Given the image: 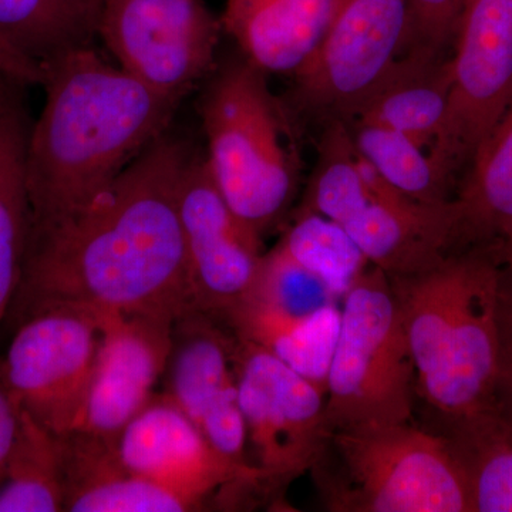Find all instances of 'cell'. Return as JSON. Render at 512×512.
<instances>
[{"label": "cell", "mask_w": 512, "mask_h": 512, "mask_svg": "<svg viewBox=\"0 0 512 512\" xmlns=\"http://www.w3.org/2000/svg\"><path fill=\"white\" fill-rule=\"evenodd\" d=\"M194 151L168 130L82 210L30 229L15 298L23 315L66 305L175 322L197 312L178 212Z\"/></svg>", "instance_id": "obj_1"}, {"label": "cell", "mask_w": 512, "mask_h": 512, "mask_svg": "<svg viewBox=\"0 0 512 512\" xmlns=\"http://www.w3.org/2000/svg\"><path fill=\"white\" fill-rule=\"evenodd\" d=\"M45 104L26 144L32 229L86 207L170 130L181 101L107 62L92 45L43 69Z\"/></svg>", "instance_id": "obj_2"}, {"label": "cell", "mask_w": 512, "mask_h": 512, "mask_svg": "<svg viewBox=\"0 0 512 512\" xmlns=\"http://www.w3.org/2000/svg\"><path fill=\"white\" fill-rule=\"evenodd\" d=\"M389 278L421 396L440 417L488 406L500 343L495 245L448 252L426 269Z\"/></svg>", "instance_id": "obj_3"}, {"label": "cell", "mask_w": 512, "mask_h": 512, "mask_svg": "<svg viewBox=\"0 0 512 512\" xmlns=\"http://www.w3.org/2000/svg\"><path fill=\"white\" fill-rule=\"evenodd\" d=\"M198 113L212 180L231 210L262 237L284 217L299 181L291 126L266 74L245 59L215 67Z\"/></svg>", "instance_id": "obj_4"}, {"label": "cell", "mask_w": 512, "mask_h": 512, "mask_svg": "<svg viewBox=\"0 0 512 512\" xmlns=\"http://www.w3.org/2000/svg\"><path fill=\"white\" fill-rule=\"evenodd\" d=\"M335 470L316 466L330 511L470 512L466 480L447 440L412 423L333 431Z\"/></svg>", "instance_id": "obj_5"}, {"label": "cell", "mask_w": 512, "mask_h": 512, "mask_svg": "<svg viewBox=\"0 0 512 512\" xmlns=\"http://www.w3.org/2000/svg\"><path fill=\"white\" fill-rule=\"evenodd\" d=\"M342 302L326 389L329 436L412 423L416 370L389 275L367 269Z\"/></svg>", "instance_id": "obj_6"}, {"label": "cell", "mask_w": 512, "mask_h": 512, "mask_svg": "<svg viewBox=\"0 0 512 512\" xmlns=\"http://www.w3.org/2000/svg\"><path fill=\"white\" fill-rule=\"evenodd\" d=\"M221 30L202 0H101L96 33L123 72L183 101L217 67Z\"/></svg>", "instance_id": "obj_7"}, {"label": "cell", "mask_w": 512, "mask_h": 512, "mask_svg": "<svg viewBox=\"0 0 512 512\" xmlns=\"http://www.w3.org/2000/svg\"><path fill=\"white\" fill-rule=\"evenodd\" d=\"M103 340V318L55 305L23 315L3 372L20 409L56 436L82 417Z\"/></svg>", "instance_id": "obj_8"}, {"label": "cell", "mask_w": 512, "mask_h": 512, "mask_svg": "<svg viewBox=\"0 0 512 512\" xmlns=\"http://www.w3.org/2000/svg\"><path fill=\"white\" fill-rule=\"evenodd\" d=\"M237 335V333H235ZM239 407L268 494L312 470L329 440L325 393L256 343L237 335Z\"/></svg>", "instance_id": "obj_9"}, {"label": "cell", "mask_w": 512, "mask_h": 512, "mask_svg": "<svg viewBox=\"0 0 512 512\" xmlns=\"http://www.w3.org/2000/svg\"><path fill=\"white\" fill-rule=\"evenodd\" d=\"M410 30L409 0H335L322 40L293 74L313 110L355 117L399 62Z\"/></svg>", "instance_id": "obj_10"}, {"label": "cell", "mask_w": 512, "mask_h": 512, "mask_svg": "<svg viewBox=\"0 0 512 512\" xmlns=\"http://www.w3.org/2000/svg\"><path fill=\"white\" fill-rule=\"evenodd\" d=\"M454 46L446 126L430 150L450 180L468 167L512 92V0H466Z\"/></svg>", "instance_id": "obj_11"}, {"label": "cell", "mask_w": 512, "mask_h": 512, "mask_svg": "<svg viewBox=\"0 0 512 512\" xmlns=\"http://www.w3.org/2000/svg\"><path fill=\"white\" fill-rule=\"evenodd\" d=\"M178 212L195 308L227 322L254 288L262 237L231 210L197 151L181 177Z\"/></svg>", "instance_id": "obj_12"}, {"label": "cell", "mask_w": 512, "mask_h": 512, "mask_svg": "<svg viewBox=\"0 0 512 512\" xmlns=\"http://www.w3.org/2000/svg\"><path fill=\"white\" fill-rule=\"evenodd\" d=\"M116 453L130 473L180 494L197 511L215 495L225 505L245 494L268 495L258 468L238 467L221 457L164 394H156L124 427Z\"/></svg>", "instance_id": "obj_13"}, {"label": "cell", "mask_w": 512, "mask_h": 512, "mask_svg": "<svg viewBox=\"0 0 512 512\" xmlns=\"http://www.w3.org/2000/svg\"><path fill=\"white\" fill-rule=\"evenodd\" d=\"M235 346L237 335L217 316L197 311L175 320L164 396L221 457L238 467H254L245 456L247 426L239 407Z\"/></svg>", "instance_id": "obj_14"}, {"label": "cell", "mask_w": 512, "mask_h": 512, "mask_svg": "<svg viewBox=\"0 0 512 512\" xmlns=\"http://www.w3.org/2000/svg\"><path fill=\"white\" fill-rule=\"evenodd\" d=\"M103 340L79 424L72 433L116 446L124 427L156 396L163 379L173 320L101 315Z\"/></svg>", "instance_id": "obj_15"}, {"label": "cell", "mask_w": 512, "mask_h": 512, "mask_svg": "<svg viewBox=\"0 0 512 512\" xmlns=\"http://www.w3.org/2000/svg\"><path fill=\"white\" fill-rule=\"evenodd\" d=\"M335 0H227L222 30L265 74H295L328 28Z\"/></svg>", "instance_id": "obj_16"}, {"label": "cell", "mask_w": 512, "mask_h": 512, "mask_svg": "<svg viewBox=\"0 0 512 512\" xmlns=\"http://www.w3.org/2000/svg\"><path fill=\"white\" fill-rule=\"evenodd\" d=\"M69 512H185L197 508L163 485L121 466L116 446L82 434L63 436Z\"/></svg>", "instance_id": "obj_17"}, {"label": "cell", "mask_w": 512, "mask_h": 512, "mask_svg": "<svg viewBox=\"0 0 512 512\" xmlns=\"http://www.w3.org/2000/svg\"><path fill=\"white\" fill-rule=\"evenodd\" d=\"M437 57L412 52L399 60L353 119L390 128L430 151L446 126L451 90L450 60Z\"/></svg>", "instance_id": "obj_18"}, {"label": "cell", "mask_w": 512, "mask_h": 512, "mask_svg": "<svg viewBox=\"0 0 512 512\" xmlns=\"http://www.w3.org/2000/svg\"><path fill=\"white\" fill-rule=\"evenodd\" d=\"M454 248L493 244L512 222V92L451 200Z\"/></svg>", "instance_id": "obj_19"}, {"label": "cell", "mask_w": 512, "mask_h": 512, "mask_svg": "<svg viewBox=\"0 0 512 512\" xmlns=\"http://www.w3.org/2000/svg\"><path fill=\"white\" fill-rule=\"evenodd\" d=\"M440 419L470 512H512V420L491 406Z\"/></svg>", "instance_id": "obj_20"}, {"label": "cell", "mask_w": 512, "mask_h": 512, "mask_svg": "<svg viewBox=\"0 0 512 512\" xmlns=\"http://www.w3.org/2000/svg\"><path fill=\"white\" fill-rule=\"evenodd\" d=\"M101 0H0V46L37 69L97 36Z\"/></svg>", "instance_id": "obj_21"}, {"label": "cell", "mask_w": 512, "mask_h": 512, "mask_svg": "<svg viewBox=\"0 0 512 512\" xmlns=\"http://www.w3.org/2000/svg\"><path fill=\"white\" fill-rule=\"evenodd\" d=\"M227 323L239 338L268 350L326 396L340 329V309L336 303L306 316L279 315L242 303Z\"/></svg>", "instance_id": "obj_22"}, {"label": "cell", "mask_w": 512, "mask_h": 512, "mask_svg": "<svg viewBox=\"0 0 512 512\" xmlns=\"http://www.w3.org/2000/svg\"><path fill=\"white\" fill-rule=\"evenodd\" d=\"M29 128L15 96L0 111V322L18 293L32 229L25 165Z\"/></svg>", "instance_id": "obj_23"}, {"label": "cell", "mask_w": 512, "mask_h": 512, "mask_svg": "<svg viewBox=\"0 0 512 512\" xmlns=\"http://www.w3.org/2000/svg\"><path fill=\"white\" fill-rule=\"evenodd\" d=\"M66 500L63 436L22 410L18 436L0 481V512H59Z\"/></svg>", "instance_id": "obj_24"}, {"label": "cell", "mask_w": 512, "mask_h": 512, "mask_svg": "<svg viewBox=\"0 0 512 512\" xmlns=\"http://www.w3.org/2000/svg\"><path fill=\"white\" fill-rule=\"evenodd\" d=\"M350 134L357 153L397 191L427 205H446L453 200L448 195L450 178L430 151L409 137L390 128L357 121Z\"/></svg>", "instance_id": "obj_25"}, {"label": "cell", "mask_w": 512, "mask_h": 512, "mask_svg": "<svg viewBox=\"0 0 512 512\" xmlns=\"http://www.w3.org/2000/svg\"><path fill=\"white\" fill-rule=\"evenodd\" d=\"M278 244L338 298L348 293L370 265L345 229L311 211L299 210Z\"/></svg>", "instance_id": "obj_26"}, {"label": "cell", "mask_w": 512, "mask_h": 512, "mask_svg": "<svg viewBox=\"0 0 512 512\" xmlns=\"http://www.w3.org/2000/svg\"><path fill=\"white\" fill-rule=\"evenodd\" d=\"M326 284L293 261L281 245L264 255L254 288L244 303L285 316H306L336 303Z\"/></svg>", "instance_id": "obj_27"}, {"label": "cell", "mask_w": 512, "mask_h": 512, "mask_svg": "<svg viewBox=\"0 0 512 512\" xmlns=\"http://www.w3.org/2000/svg\"><path fill=\"white\" fill-rule=\"evenodd\" d=\"M466 0H409V40L413 52L439 56L441 47L456 36L458 20Z\"/></svg>", "instance_id": "obj_28"}, {"label": "cell", "mask_w": 512, "mask_h": 512, "mask_svg": "<svg viewBox=\"0 0 512 512\" xmlns=\"http://www.w3.org/2000/svg\"><path fill=\"white\" fill-rule=\"evenodd\" d=\"M498 366L493 396L488 406L512 420V276L501 266L498 306Z\"/></svg>", "instance_id": "obj_29"}, {"label": "cell", "mask_w": 512, "mask_h": 512, "mask_svg": "<svg viewBox=\"0 0 512 512\" xmlns=\"http://www.w3.org/2000/svg\"><path fill=\"white\" fill-rule=\"evenodd\" d=\"M20 416H22V409L6 382L3 363L0 360V481L5 474L10 451L18 436Z\"/></svg>", "instance_id": "obj_30"}, {"label": "cell", "mask_w": 512, "mask_h": 512, "mask_svg": "<svg viewBox=\"0 0 512 512\" xmlns=\"http://www.w3.org/2000/svg\"><path fill=\"white\" fill-rule=\"evenodd\" d=\"M0 70L19 84H40L43 72L32 64L23 62L0 46Z\"/></svg>", "instance_id": "obj_31"}, {"label": "cell", "mask_w": 512, "mask_h": 512, "mask_svg": "<svg viewBox=\"0 0 512 512\" xmlns=\"http://www.w3.org/2000/svg\"><path fill=\"white\" fill-rule=\"evenodd\" d=\"M504 271L512 276V222L493 242Z\"/></svg>", "instance_id": "obj_32"}, {"label": "cell", "mask_w": 512, "mask_h": 512, "mask_svg": "<svg viewBox=\"0 0 512 512\" xmlns=\"http://www.w3.org/2000/svg\"><path fill=\"white\" fill-rule=\"evenodd\" d=\"M12 84H19L15 80L10 79L8 74H5L0 70V111L8 106L9 101L15 97L12 92Z\"/></svg>", "instance_id": "obj_33"}]
</instances>
